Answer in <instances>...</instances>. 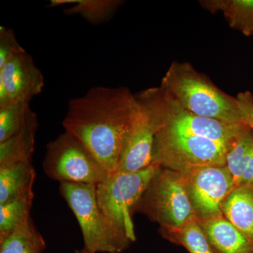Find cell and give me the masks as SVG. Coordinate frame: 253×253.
Returning a JSON list of instances; mask_svg holds the SVG:
<instances>
[{
    "instance_id": "cell-6",
    "label": "cell",
    "mask_w": 253,
    "mask_h": 253,
    "mask_svg": "<svg viewBox=\"0 0 253 253\" xmlns=\"http://www.w3.org/2000/svg\"><path fill=\"white\" fill-rule=\"evenodd\" d=\"M159 168L151 164L135 172H116L96 185L100 209L131 242L136 241L133 213Z\"/></svg>"
},
{
    "instance_id": "cell-9",
    "label": "cell",
    "mask_w": 253,
    "mask_h": 253,
    "mask_svg": "<svg viewBox=\"0 0 253 253\" xmlns=\"http://www.w3.org/2000/svg\"><path fill=\"white\" fill-rule=\"evenodd\" d=\"M182 174L198 220L222 217L221 206L234 188V180L227 168L207 166Z\"/></svg>"
},
{
    "instance_id": "cell-20",
    "label": "cell",
    "mask_w": 253,
    "mask_h": 253,
    "mask_svg": "<svg viewBox=\"0 0 253 253\" xmlns=\"http://www.w3.org/2000/svg\"><path fill=\"white\" fill-rule=\"evenodd\" d=\"M166 239L181 245L190 253H215L200 226L197 218L175 231L161 232Z\"/></svg>"
},
{
    "instance_id": "cell-10",
    "label": "cell",
    "mask_w": 253,
    "mask_h": 253,
    "mask_svg": "<svg viewBox=\"0 0 253 253\" xmlns=\"http://www.w3.org/2000/svg\"><path fill=\"white\" fill-rule=\"evenodd\" d=\"M136 109L117 172H135L149 167L158 126L145 91L135 94Z\"/></svg>"
},
{
    "instance_id": "cell-14",
    "label": "cell",
    "mask_w": 253,
    "mask_h": 253,
    "mask_svg": "<svg viewBox=\"0 0 253 253\" xmlns=\"http://www.w3.org/2000/svg\"><path fill=\"white\" fill-rule=\"evenodd\" d=\"M36 172L31 163H14L0 166V204L34 194Z\"/></svg>"
},
{
    "instance_id": "cell-15",
    "label": "cell",
    "mask_w": 253,
    "mask_h": 253,
    "mask_svg": "<svg viewBox=\"0 0 253 253\" xmlns=\"http://www.w3.org/2000/svg\"><path fill=\"white\" fill-rule=\"evenodd\" d=\"M38 128V116L33 111L24 126L16 134L0 143V166L32 163Z\"/></svg>"
},
{
    "instance_id": "cell-23",
    "label": "cell",
    "mask_w": 253,
    "mask_h": 253,
    "mask_svg": "<svg viewBox=\"0 0 253 253\" xmlns=\"http://www.w3.org/2000/svg\"><path fill=\"white\" fill-rule=\"evenodd\" d=\"M241 121L253 130V94L249 91H241L236 96Z\"/></svg>"
},
{
    "instance_id": "cell-11",
    "label": "cell",
    "mask_w": 253,
    "mask_h": 253,
    "mask_svg": "<svg viewBox=\"0 0 253 253\" xmlns=\"http://www.w3.org/2000/svg\"><path fill=\"white\" fill-rule=\"evenodd\" d=\"M44 86L42 73L27 51L13 56L0 68V107L30 104Z\"/></svg>"
},
{
    "instance_id": "cell-18",
    "label": "cell",
    "mask_w": 253,
    "mask_h": 253,
    "mask_svg": "<svg viewBox=\"0 0 253 253\" xmlns=\"http://www.w3.org/2000/svg\"><path fill=\"white\" fill-rule=\"evenodd\" d=\"M46 245L32 218L0 241V253H42Z\"/></svg>"
},
{
    "instance_id": "cell-12",
    "label": "cell",
    "mask_w": 253,
    "mask_h": 253,
    "mask_svg": "<svg viewBox=\"0 0 253 253\" xmlns=\"http://www.w3.org/2000/svg\"><path fill=\"white\" fill-rule=\"evenodd\" d=\"M215 253H253V244L224 216L199 221Z\"/></svg>"
},
{
    "instance_id": "cell-2",
    "label": "cell",
    "mask_w": 253,
    "mask_h": 253,
    "mask_svg": "<svg viewBox=\"0 0 253 253\" xmlns=\"http://www.w3.org/2000/svg\"><path fill=\"white\" fill-rule=\"evenodd\" d=\"M160 86L194 114L222 122L243 123L236 97L221 91L189 63L173 62Z\"/></svg>"
},
{
    "instance_id": "cell-17",
    "label": "cell",
    "mask_w": 253,
    "mask_h": 253,
    "mask_svg": "<svg viewBox=\"0 0 253 253\" xmlns=\"http://www.w3.org/2000/svg\"><path fill=\"white\" fill-rule=\"evenodd\" d=\"M123 3L121 0H51L49 7L73 4L64 10L65 14L80 15L87 22L99 25L110 21Z\"/></svg>"
},
{
    "instance_id": "cell-19",
    "label": "cell",
    "mask_w": 253,
    "mask_h": 253,
    "mask_svg": "<svg viewBox=\"0 0 253 253\" xmlns=\"http://www.w3.org/2000/svg\"><path fill=\"white\" fill-rule=\"evenodd\" d=\"M34 194L0 204V241L9 237L31 218Z\"/></svg>"
},
{
    "instance_id": "cell-8",
    "label": "cell",
    "mask_w": 253,
    "mask_h": 253,
    "mask_svg": "<svg viewBox=\"0 0 253 253\" xmlns=\"http://www.w3.org/2000/svg\"><path fill=\"white\" fill-rule=\"evenodd\" d=\"M42 167L46 176L60 184L97 185L109 176L91 153L66 131L46 145Z\"/></svg>"
},
{
    "instance_id": "cell-1",
    "label": "cell",
    "mask_w": 253,
    "mask_h": 253,
    "mask_svg": "<svg viewBox=\"0 0 253 253\" xmlns=\"http://www.w3.org/2000/svg\"><path fill=\"white\" fill-rule=\"evenodd\" d=\"M135 109L127 87L95 86L70 100L63 126L111 175L119 168Z\"/></svg>"
},
{
    "instance_id": "cell-7",
    "label": "cell",
    "mask_w": 253,
    "mask_h": 253,
    "mask_svg": "<svg viewBox=\"0 0 253 253\" xmlns=\"http://www.w3.org/2000/svg\"><path fill=\"white\" fill-rule=\"evenodd\" d=\"M228 146L199 136L158 131L151 164L181 173L207 166H226Z\"/></svg>"
},
{
    "instance_id": "cell-3",
    "label": "cell",
    "mask_w": 253,
    "mask_h": 253,
    "mask_svg": "<svg viewBox=\"0 0 253 253\" xmlns=\"http://www.w3.org/2000/svg\"><path fill=\"white\" fill-rule=\"evenodd\" d=\"M96 185L61 183L59 192L79 223L84 248L91 253H121L131 241L121 232L100 209Z\"/></svg>"
},
{
    "instance_id": "cell-22",
    "label": "cell",
    "mask_w": 253,
    "mask_h": 253,
    "mask_svg": "<svg viewBox=\"0 0 253 253\" xmlns=\"http://www.w3.org/2000/svg\"><path fill=\"white\" fill-rule=\"evenodd\" d=\"M25 51L26 49L18 42L14 31L1 26L0 27V68L13 56Z\"/></svg>"
},
{
    "instance_id": "cell-25",
    "label": "cell",
    "mask_w": 253,
    "mask_h": 253,
    "mask_svg": "<svg viewBox=\"0 0 253 253\" xmlns=\"http://www.w3.org/2000/svg\"><path fill=\"white\" fill-rule=\"evenodd\" d=\"M75 253H91L89 251H88L87 250L85 249V248H83V249L80 250H76V252Z\"/></svg>"
},
{
    "instance_id": "cell-13",
    "label": "cell",
    "mask_w": 253,
    "mask_h": 253,
    "mask_svg": "<svg viewBox=\"0 0 253 253\" xmlns=\"http://www.w3.org/2000/svg\"><path fill=\"white\" fill-rule=\"evenodd\" d=\"M223 216L253 244V188L235 186L221 206Z\"/></svg>"
},
{
    "instance_id": "cell-4",
    "label": "cell",
    "mask_w": 253,
    "mask_h": 253,
    "mask_svg": "<svg viewBox=\"0 0 253 253\" xmlns=\"http://www.w3.org/2000/svg\"><path fill=\"white\" fill-rule=\"evenodd\" d=\"M136 211L159 224L161 232L177 230L196 218L182 173L161 167L148 184Z\"/></svg>"
},
{
    "instance_id": "cell-16",
    "label": "cell",
    "mask_w": 253,
    "mask_h": 253,
    "mask_svg": "<svg viewBox=\"0 0 253 253\" xmlns=\"http://www.w3.org/2000/svg\"><path fill=\"white\" fill-rule=\"evenodd\" d=\"M200 4L212 14L222 12L233 29L253 36V0H205Z\"/></svg>"
},
{
    "instance_id": "cell-21",
    "label": "cell",
    "mask_w": 253,
    "mask_h": 253,
    "mask_svg": "<svg viewBox=\"0 0 253 253\" xmlns=\"http://www.w3.org/2000/svg\"><path fill=\"white\" fill-rule=\"evenodd\" d=\"M32 113L33 110L28 103H14L0 107V143L16 134Z\"/></svg>"
},
{
    "instance_id": "cell-24",
    "label": "cell",
    "mask_w": 253,
    "mask_h": 253,
    "mask_svg": "<svg viewBox=\"0 0 253 253\" xmlns=\"http://www.w3.org/2000/svg\"><path fill=\"white\" fill-rule=\"evenodd\" d=\"M240 185L249 186L253 188V132L245 157L244 174Z\"/></svg>"
},
{
    "instance_id": "cell-5",
    "label": "cell",
    "mask_w": 253,
    "mask_h": 253,
    "mask_svg": "<svg viewBox=\"0 0 253 253\" xmlns=\"http://www.w3.org/2000/svg\"><path fill=\"white\" fill-rule=\"evenodd\" d=\"M157 121L158 131L206 138L229 146L246 127L202 117L188 111L161 86L145 90Z\"/></svg>"
}]
</instances>
